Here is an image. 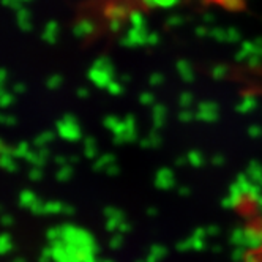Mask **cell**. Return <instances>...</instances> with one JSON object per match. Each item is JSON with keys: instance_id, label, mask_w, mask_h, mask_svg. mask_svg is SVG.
<instances>
[{"instance_id": "1", "label": "cell", "mask_w": 262, "mask_h": 262, "mask_svg": "<svg viewBox=\"0 0 262 262\" xmlns=\"http://www.w3.org/2000/svg\"><path fill=\"white\" fill-rule=\"evenodd\" d=\"M238 210L242 213L245 212H251L253 213H247V220H248V229L251 231V234H254V242H260L262 240V186L259 193L253 194V201L242 198V201L238 202Z\"/></svg>"}, {"instance_id": "2", "label": "cell", "mask_w": 262, "mask_h": 262, "mask_svg": "<svg viewBox=\"0 0 262 262\" xmlns=\"http://www.w3.org/2000/svg\"><path fill=\"white\" fill-rule=\"evenodd\" d=\"M242 262H262V240L251 243L250 248L243 253Z\"/></svg>"}]
</instances>
